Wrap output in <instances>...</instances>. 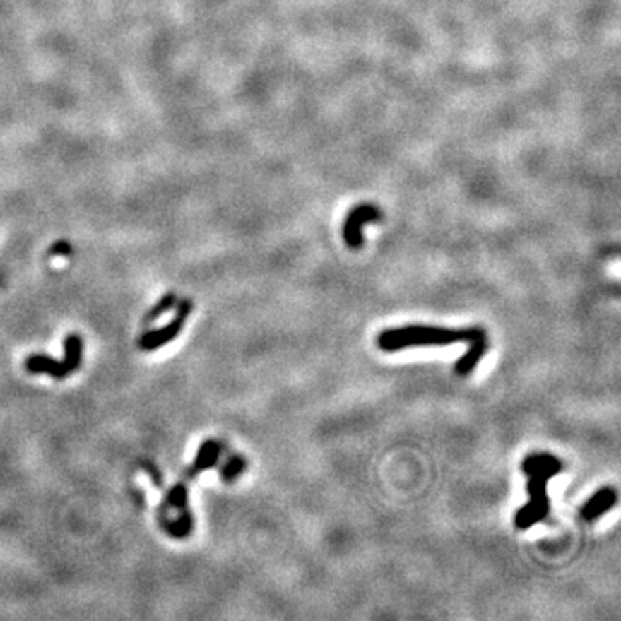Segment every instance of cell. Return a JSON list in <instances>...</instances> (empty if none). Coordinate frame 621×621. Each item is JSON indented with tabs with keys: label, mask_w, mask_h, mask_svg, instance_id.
Listing matches in <instances>:
<instances>
[{
	"label": "cell",
	"mask_w": 621,
	"mask_h": 621,
	"mask_svg": "<svg viewBox=\"0 0 621 621\" xmlns=\"http://www.w3.org/2000/svg\"><path fill=\"white\" fill-rule=\"evenodd\" d=\"M482 328H442L427 325H411L404 328H392L378 335V347L385 353L409 349V347L451 345L456 342H471L483 337Z\"/></svg>",
	"instance_id": "obj_1"
},
{
	"label": "cell",
	"mask_w": 621,
	"mask_h": 621,
	"mask_svg": "<svg viewBox=\"0 0 621 621\" xmlns=\"http://www.w3.org/2000/svg\"><path fill=\"white\" fill-rule=\"evenodd\" d=\"M562 468H549V470L537 471L530 475L526 490L530 494V502L519 507L516 516H514V525L518 530L532 528L535 523L545 519L549 513V497H548V482L552 476L560 475Z\"/></svg>",
	"instance_id": "obj_2"
},
{
	"label": "cell",
	"mask_w": 621,
	"mask_h": 621,
	"mask_svg": "<svg viewBox=\"0 0 621 621\" xmlns=\"http://www.w3.org/2000/svg\"><path fill=\"white\" fill-rule=\"evenodd\" d=\"M382 211L374 204H359L350 209L342 226V235L350 249H361L365 245L362 228L371 223L382 221Z\"/></svg>",
	"instance_id": "obj_3"
},
{
	"label": "cell",
	"mask_w": 621,
	"mask_h": 621,
	"mask_svg": "<svg viewBox=\"0 0 621 621\" xmlns=\"http://www.w3.org/2000/svg\"><path fill=\"white\" fill-rule=\"evenodd\" d=\"M192 307H194V304L190 302L189 299H183L182 302H179L178 312H177V316L173 318V321L167 323V325L162 326L161 330L147 331V333H143L142 337H140V341H138L140 349L154 350V349H159L162 343L173 341V338L179 333V330L183 328V323H185L187 316H189V312L192 311Z\"/></svg>",
	"instance_id": "obj_4"
},
{
	"label": "cell",
	"mask_w": 621,
	"mask_h": 621,
	"mask_svg": "<svg viewBox=\"0 0 621 621\" xmlns=\"http://www.w3.org/2000/svg\"><path fill=\"white\" fill-rule=\"evenodd\" d=\"M618 501V495L613 488L604 487L601 490H597L596 494L589 499L587 502L581 507V518L585 521H596L597 518H601L603 514H606L613 506Z\"/></svg>",
	"instance_id": "obj_5"
},
{
	"label": "cell",
	"mask_w": 621,
	"mask_h": 621,
	"mask_svg": "<svg viewBox=\"0 0 621 621\" xmlns=\"http://www.w3.org/2000/svg\"><path fill=\"white\" fill-rule=\"evenodd\" d=\"M468 343H470L468 350L461 355L454 365V373L459 374V377H468V374L473 373V369L478 366V362L482 361L483 355H485L488 350V342L485 335L475 338V341Z\"/></svg>",
	"instance_id": "obj_6"
},
{
	"label": "cell",
	"mask_w": 621,
	"mask_h": 621,
	"mask_svg": "<svg viewBox=\"0 0 621 621\" xmlns=\"http://www.w3.org/2000/svg\"><path fill=\"white\" fill-rule=\"evenodd\" d=\"M25 368L31 373H47L54 378H64L73 373L68 362H59L52 357H47V355H31L26 359Z\"/></svg>",
	"instance_id": "obj_7"
},
{
	"label": "cell",
	"mask_w": 621,
	"mask_h": 621,
	"mask_svg": "<svg viewBox=\"0 0 621 621\" xmlns=\"http://www.w3.org/2000/svg\"><path fill=\"white\" fill-rule=\"evenodd\" d=\"M549 468H562L561 461L557 458H554V456L549 454V452L532 454V456H528V458L523 459V463H521V471L528 476L537 473V471L549 470Z\"/></svg>",
	"instance_id": "obj_8"
},
{
	"label": "cell",
	"mask_w": 621,
	"mask_h": 621,
	"mask_svg": "<svg viewBox=\"0 0 621 621\" xmlns=\"http://www.w3.org/2000/svg\"><path fill=\"white\" fill-rule=\"evenodd\" d=\"M220 452H221V447L218 442H214V440H207V442H204V445L201 447V451H199L197 459H195L192 475H197L199 471H204V470H207V468L214 466L218 461V456H220Z\"/></svg>",
	"instance_id": "obj_9"
},
{
	"label": "cell",
	"mask_w": 621,
	"mask_h": 621,
	"mask_svg": "<svg viewBox=\"0 0 621 621\" xmlns=\"http://www.w3.org/2000/svg\"><path fill=\"white\" fill-rule=\"evenodd\" d=\"M64 361L68 362L69 369L76 371L80 368L81 362V341L78 335H69L66 338V357Z\"/></svg>",
	"instance_id": "obj_10"
},
{
	"label": "cell",
	"mask_w": 621,
	"mask_h": 621,
	"mask_svg": "<svg viewBox=\"0 0 621 621\" xmlns=\"http://www.w3.org/2000/svg\"><path fill=\"white\" fill-rule=\"evenodd\" d=\"M244 470H245V461L238 458V456H233V458L225 464V468H223L221 476L226 480V482H233V480L242 475V471Z\"/></svg>",
	"instance_id": "obj_11"
},
{
	"label": "cell",
	"mask_w": 621,
	"mask_h": 621,
	"mask_svg": "<svg viewBox=\"0 0 621 621\" xmlns=\"http://www.w3.org/2000/svg\"><path fill=\"white\" fill-rule=\"evenodd\" d=\"M175 300H177V297H175V294H167V295H164L162 299L159 300V302L155 304V306L152 307V309L147 312V316H146V323H148V321H154V319H158L159 316L164 314V312L170 311L171 307H173Z\"/></svg>",
	"instance_id": "obj_12"
},
{
	"label": "cell",
	"mask_w": 621,
	"mask_h": 621,
	"mask_svg": "<svg viewBox=\"0 0 621 621\" xmlns=\"http://www.w3.org/2000/svg\"><path fill=\"white\" fill-rule=\"evenodd\" d=\"M167 501H170L171 506L178 507V509H183V507H185V504H187V490H185V487H183V485L175 487L173 490L170 492V495H167Z\"/></svg>",
	"instance_id": "obj_13"
},
{
	"label": "cell",
	"mask_w": 621,
	"mask_h": 621,
	"mask_svg": "<svg viewBox=\"0 0 621 621\" xmlns=\"http://www.w3.org/2000/svg\"><path fill=\"white\" fill-rule=\"evenodd\" d=\"M190 528H192V518H190L189 513H185L182 519H178L173 526H170V532L177 535V537H183V535L190 532Z\"/></svg>",
	"instance_id": "obj_14"
},
{
	"label": "cell",
	"mask_w": 621,
	"mask_h": 621,
	"mask_svg": "<svg viewBox=\"0 0 621 621\" xmlns=\"http://www.w3.org/2000/svg\"><path fill=\"white\" fill-rule=\"evenodd\" d=\"M50 254H54V256H69L71 254V245L66 244V242H59V244L52 245Z\"/></svg>",
	"instance_id": "obj_15"
},
{
	"label": "cell",
	"mask_w": 621,
	"mask_h": 621,
	"mask_svg": "<svg viewBox=\"0 0 621 621\" xmlns=\"http://www.w3.org/2000/svg\"><path fill=\"white\" fill-rule=\"evenodd\" d=\"M0 276H2V275H0ZM0 285H4V281H2V278H0Z\"/></svg>",
	"instance_id": "obj_16"
}]
</instances>
